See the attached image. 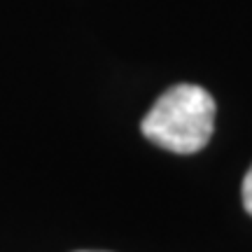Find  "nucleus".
Masks as SVG:
<instances>
[{
    "label": "nucleus",
    "mask_w": 252,
    "mask_h": 252,
    "mask_svg": "<svg viewBox=\"0 0 252 252\" xmlns=\"http://www.w3.org/2000/svg\"><path fill=\"white\" fill-rule=\"evenodd\" d=\"M243 208L252 215V168L243 178Z\"/></svg>",
    "instance_id": "nucleus-2"
},
{
    "label": "nucleus",
    "mask_w": 252,
    "mask_h": 252,
    "mask_svg": "<svg viewBox=\"0 0 252 252\" xmlns=\"http://www.w3.org/2000/svg\"><path fill=\"white\" fill-rule=\"evenodd\" d=\"M215 128V98L203 87L175 84L157 98L140 131L150 143L175 154L203 150Z\"/></svg>",
    "instance_id": "nucleus-1"
}]
</instances>
